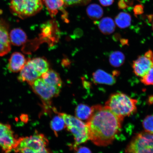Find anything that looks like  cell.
Listing matches in <instances>:
<instances>
[{
  "label": "cell",
  "mask_w": 153,
  "mask_h": 153,
  "mask_svg": "<svg viewBox=\"0 0 153 153\" xmlns=\"http://www.w3.org/2000/svg\"><path fill=\"white\" fill-rule=\"evenodd\" d=\"M43 7L41 0H10V4L13 14L22 19L34 16Z\"/></svg>",
  "instance_id": "5b68a950"
},
{
  "label": "cell",
  "mask_w": 153,
  "mask_h": 153,
  "mask_svg": "<svg viewBox=\"0 0 153 153\" xmlns=\"http://www.w3.org/2000/svg\"><path fill=\"white\" fill-rule=\"evenodd\" d=\"M41 76L34 68L30 60H29L27 61L24 68L21 71L18 79L21 82H27L30 85Z\"/></svg>",
  "instance_id": "30bf717a"
},
{
  "label": "cell",
  "mask_w": 153,
  "mask_h": 153,
  "mask_svg": "<svg viewBox=\"0 0 153 153\" xmlns=\"http://www.w3.org/2000/svg\"><path fill=\"white\" fill-rule=\"evenodd\" d=\"M99 30L105 34H110L113 33L115 29V24L113 19L109 17L103 18L100 21L95 22Z\"/></svg>",
  "instance_id": "e0dca14e"
},
{
  "label": "cell",
  "mask_w": 153,
  "mask_h": 153,
  "mask_svg": "<svg viewBox=\"0 0 153 153\" xmlns=\"http://www.w3.org/2000/svg\"><path fill=\"white\" fill-rule=\"evenodd\" d=\"M10 41L6 25L0 22V56L8 53L11 51Z\"/></svg>",
  "instance_id": "8fae6325"
},
{
  "label": "cell",
  "mask_w": 153,
  "mask_h": 153,
  "mask_svg": "<svg viewBox=\"0 0 153 153\" xmlns=\"http://www.w3.org/2000/svg\"><path fill=\"white\" fill-rule=\"evenodd\" d=\"M30 60L36 70L41 75L49 70V63L43 57H36Z\"/></svg>",
  "instance_id": "ac0fdd59"
},
{
  "label": "cell",
  "mask_w": 153,
  "mask_h": 153,
  "mask_svg": "<svg viewBox=\"0 0 153 153\" xmlns=\"http://www.w3.org/2000/svg\"><path fill=\"white\" fill-rule=\"evenodd\" d=\"M49 141L42 134L36 133L18 139L15 152L20 153H53L47 148Z\"/></svg>",
  "instance_id": "3957f363"
},
{
  "label": "cell",
  "mask_w": 153,
  "mask_h": 153,
  "mask_svg": "<svg viewBox=\"0 0 153 153\" xmlns=\"http://www.w3.org/2000/svg\"><path fill=\"white\" fill-rule=\"evenodd\" d=\"M109 59L112 66L114 67H119L124 64L125 57L121 51H114L110 53Z\"/></svg>",
  "instance_id": "ffe728a7"
},
{
  "label": "cell",
  "mask_w": 153,
  "mask_h": 153,
  "mask_svg": "<svg viewBox=\"0 0 153 153\" xmlns=\"http://www.w3.org/2000/svg\"><path fill=\"white\" fill-rule=\"evenodd\" d=\"M99 1L104 6H108L113 3L114 0H99Z\"/></svg>",
  "instance_id": "83f0119b"
},
{
  "label": "cell",
  "mask_w": 153,
  "mask_h": 153,
  "mask_svg": "<svg viewBox=\"0 0 153 153\" xmlns=\"http://www.w3.org/2000/svg\"><path fill=\"white\" fill-rule=\"evenodd\" d=\"M123 120L105 106H93L86 123L89 139L97 146L111 144L121 129Z\"/></svg>",
  "instance_id": "6da1fadb"
},
{
  "label": "cell",
  "mask_w": 153,
  "mask_h": 153,
  "mask_svg": "<svg viewBox=\"0 0 153 153\" xmlns=\"http://www.w3.org/2000/svg\"><path fill=\"white\" fill-rule=\"evenodd\" d=\"M141 81L146 85H153V65L148 73L141 78Z\"/></svg>",
  "instance_id": "d4e9b609"
},
{
  "label": "cell",
  "mask_w": 153,
  "mask_h": 153,
  "mask_svg": "<svg viewBox=\"0 0 153 153\" xmlns=\"http://www.w3.org/2000/svg\"><path fill=\"white\" fill-rule=\"evenodd\" d=\"M115 22L117 25L120 28L128 27L131 23V15L126 13H120L116 16Z\"/></svg>",
  "instance_id": "d6986e66"
},
{
  "label": "cell",
  "mask_w": 153,
  "mask_h": 153,
  "mask_svg": "<svg viewBox=\"0 0 153 153\" xmlns=\"http://www.w3.org/2000/svg\"><path fill=\"white\" fill-rule=\"evenodd\" d=\"M56 112L63 118L67 129L74 135V143L72 145L74 149L89 140L87 124L75 117L56 111Z\"/></svg>",
  "instance_id": "277c9868"
},
{
  "label": "cell",
  "mask_w": 153,
  "mask_h": 153,
  "mask_svg": "<svg viewBox=\"0 0 153 153\" xmlns=\"http://www.w3.org/2000/svg\"><path fill=\"white\" fill-rule=\"evenodd\" d=\"M93 79L95 83L108 85H113L116 82V79L112 75L101 70H98L94 73Z\"/></svg>",
  "instance_id": "5bb4252c"
},
{
  "label": "cell",
  "mask_w": 153,
  "mask_h": 153,
  "mask_svg": "<svg viewBox=\"0 0 153 153\" xmlns=\"http://www.w3.org/2000/svg\"><path fill=\"white\" fill-rule=\"evenodd\" d=\"M44 81L48 85L62 88V83L60 76L54 70H49L42 75Z\"/></svg>",
  "instance_id": "9a60e30c"
},
{
  "label": "cell",
  "mask_w": 153,
  "mask_h": 153,
  "mask_svg": "<svg viewBox=\"0 0 153 153\" xmlns=\"http://www.w3.org/2000/svg\"><path fill=\"white\" fill-rule=\"evenodd\" d=\"M91 112V108L84 104L78 105L76 110V117L80 120H88Z\"/></svg>",
  "instance_id": "7402d4cb"
},
{
  "label": "cell",
  "mask_w": 153,
  "mask_h": 153,
  "mask_svg": "<svg viewBox=\"0 0 153 153\" xmlns=\"http://www.w3.org/2000/svg\"><path fill=\"white\" fill-rule=\"evenodd\" d=\"M76 153H91L89 149L85 147H81L78 148V146L74 148Z\"/></svg>",
  "instance_id": "4316f807"
},
{
  "label": "cell",
  "mask_w": 153,
  "mask_h": 153,
  "mask_svg": "<svg viewBox=\"0 0 153 153\" xmlns=\"http://www.w3.org/2000/svg\"><path fill=\"white\" fill-rule=\"evenodd\" d=\"M137 102V100L125 94L116 93L111 95L105 106L117 116L124 119L136 112Z\"/></svg>",
  "instance_id": "7a4b0ae2"
},
{
  "label": "cell",
  "mask_w": 153,
  "mask_h": 153,
  "mask_svg": "<svg viewBox=\"0 0 153 153\" xmlns=\"http://www.w3.org/2000/svg\"><path fill=\"white\" fill-rule=\"evenodd\" d=\"M87 12L90 18L94 20H97L100 18L103 14L102 7L95 4L90 5L87 7Z\"/></svg>",
  "instance_id": "44dd1931"
},
{
  "label": "cell",
  "mask_w": 153,
  "mask_h": 153,
  "mask_svg": "<svg viewBox=\"0 0 153 153\" xmlns=\"http://www.w3.org/2000/svg\"><path fill=\"white\" fill-rule=\"evenodd\" d=\"M51 129L56 134L57 132L62 131L65 127L64 120L59 114L53 117L51 120Z\"/></svg>",
  "instance_id": "603a6c76"
},
{
  "label": "cell",
  "mask_w": 153,
  "mask_h": 153,
  "mask_svg": "<svg viewBox=\"0 0 153 153\" xmlns=\"http://www.w3.org/2000/svg\"><path fill=\"white\" fill-rule=\"evenodd\" d=\"M126 153H153V134L141 132L133 137L126 149Z\"/></svg>",
  "instance_id": "8992f818"
},
{
  "label": "cell",
  "mask_w": 153,
  "mask_h": 153,
  "mask_svg": "<svg viewBox=\"0 0 153 153\" xmlns=\"http://www.w3.org/2000/svg\"><path fill=\"white\" fill-rule=\"evenodd\" d=\"M143 8L141 5H137L135 7L134 12L135 14H139L142 13Z\"/></svg>",
  "instance_id": "f1b7e54d"
},
{
  "label": "cell",
  "mask_w": 153,
  "mask_h": 153,
  "mask_svg": "<svg viewBox=\"0 0 153 153\" xmlns=\"http://www.w3.org/2000/svg\"><path fill=\"white\" fill-rule=\"evenodd\" d=\"M153 65V52L149 50L134 61L133 68L136 75L142 78L150 70Z\"/></svg>",
  "instance_id": "9c48e42d"
},
{
  "label": "cell",
  "mask_w": 153,
  "mask_h": 153,
  "mask_svg": "<svg viewBox=\"0 0 153 153\" xmlns=\"http://www.w3.org/2000/svg\"><path fill=\"white\" fill-rule=\"evenodd\" d=\"M152 29L153 30V20L152 21Z\"/></svg>",
  "instance_id": "f546056e"
},
{
  "label": "cell",
  "mask_w": 153,
  "mask_h": 153,
  "mask_svg": "<svg viewBox=\"0 0 153 153\" xmlns=\"http://www.w3.org/2000/svg\"><path fill=\"white\" fill-rule=\"evenodd\" d=\"M66 5L86 4L91 0H64Z\"/></svg>",
  "instance_id": "484cf974"
},
{
  "label": "cell",
  "mask_w": 153,
  "mask_h": 153,
  "mask_svg": "<svg viewBox=\"0 0 153 153\" xmlns=\"http://www.w3.org/2000/svg\"><path fill=\"white\" fill-rule=\"evenodd\" d=\"M30 85L34 92L39 97L45 109L49 108L51 104V100L59 95L61 89L45 83L41 77L38 78Z\"/></svg>",
  "instance_id": "52a82bcc"
},
{
  "label": "cell",
  "mask_w": 153,
  "mask_h": 153,
  "mask_svg": "<svg viewBox=\"0 0 153 153\" xmlns=\"http://www.w3.org/2000/svg\"><path fill=\"white\" fill-rule=\"evenodd\" d=\"M27 61L23 54L19 52L13 53L10 58L8 65L9 71L16 73L20 71Z\"/></svg>",
  "instance_id": "7c38bea8"
},
{
  "label": "cell",
  "mask_w": 153,
  "mask_h": 153,
  "mask_svg": "<svg viewBox=\"0 0 153 153\" xmlns=\"http://www.w3.org/2000/svg\"><path fill=\"white\" fill-rule=\"evenodd\" d=\"M10 40L13 45L20 46L27 40V36L23 30L19 28H14L10 32Z\"/></svg>",
  "instance_id": "2e32d148"
},
{
  "label": "cell",
  "mask_w": 153,
  "mask_h": 153,
  "mask_svg": "<svg viewBox=\"0 0 153 153\" xmlns=\"http://www.w3.org/2000/svg\"><path fill=\"white\" fill-rule=\"evenodd\" d=\"M142 124L145 131L153 134V115L146 117L143 120Z\"/></svg>",
  "instance_id": "cb8c5ba5"
},
{
  "label": "cell",
  "mask_w": 153,
  "mask_h": 153,
  "mask_svg": "<svg viewBox=\"0 0 153 153\" xmlns=\"http://www.w3.org/2000/svg\"><path fill=\"white\" fill-rule=\"evenodd\" d=\"M50 15L51 17L56 16L59 11H62L65 18L67 14L65 10L66 5L64 0H44Z\"/></svg>",
  "instance_id": "4fadbf2b"
},
{
  "label": "cell",
  "mask_w": 153,
  "mask_h": 153,
  "mask_svg": "<svg viewBox=\"0 0 153 153\" xmlns=\"http://www.w3.org/2000/svg\"><path fill=\"white\" fill-rule=\"evenodd\" d=\"M18 140L10 125L0 123V147L4 152L9 153L14 150Z\"/></svg>",
  "instance_id": "ba28073f"
}]
</instances>
